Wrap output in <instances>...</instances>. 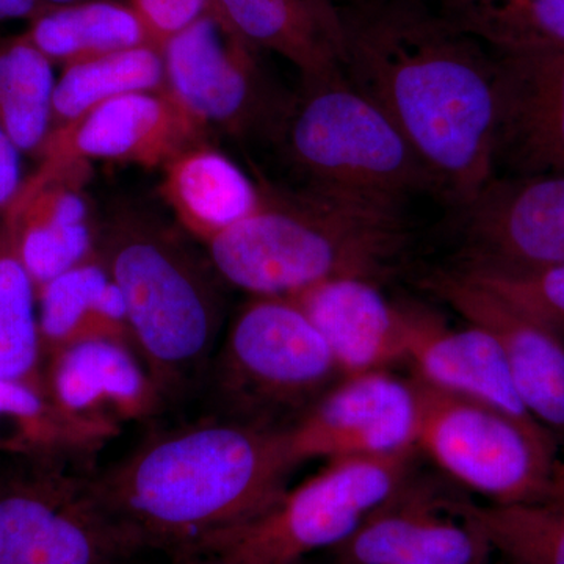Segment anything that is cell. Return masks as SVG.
<instances>
[{"instance_id":"26","label":"cell","mask_w":564,"mask_h":564,"mask_svg":"<svg viewBox=\"0 0 564 564\" xmlns=\"http://www.w3.org/2000/svg\"><path fill=\"white\" fill-rule=\"evenodd\" d=\"M455 510L484 534L508 564H564V473L544 499L514 505L454 500Z\"/></svg>"},{"instance_id":"18","label":"cell","mask_w":564,"mask_h":564,"mask_svg":"<svg viewBox=\"0 0 564 564\" xmlns=\"http://www.w3.org/2000/svg\"><path fill=\"white\" fill-rule=\"evenodd\" d=\"M44 384L70 413L122 426L148 421L166 402L132 344L88 339L44 359Z\"/></svg>"},{"instance_id":"22","label":"cell","mask_w":564,"mask_h":564,"mask_svg":"<svg viewBox=\"0 0 564 564\" xmlns=\"http://www.w3.org/2000/svg\"><path fill=\"white\" fill-rule=\"evenodd\" d=\"M121 426L70 413L46 384L0 380V454L87 470Z\"/></svg>"},{"instance_id":"33","label":"cell","mask_w":564,"mask_h":564,"mask_svg":"<svg viewBox=\"0 0 564 564\" xmlns=\"http://www.w3.org/2000/svg\"><path fill=\"white\" fill-rule=\"evenodd\" d=\"M20 150L0 131V221L6 218L22 185Z\"/></svg>"},{"instance_id":"34","label":"cell","mask_w":564,"mask_h":564,"mask_svg":"<svg viewBox=\"0 0 564 564\" xmlns=\"http://www.w3.org/2000/svg\"><path fill=\"white\" fill-rule=\"evenodd\" d=\"M46 7L47 3L43 0H0V22L32 21Z\"/></svg>"},{"instance_id":"31","label":"cell","mask_w":564,"mask_h":564,"mask_svg":"<svg viewBox=\"0 0 564 564\" xmlns=\"http://www.w3.org/2000/svg\"><path fill=\"white\" fill-rule=\"evenodd\" d=\"M459 272L491 289L564 340V263L511 272Z\"/></svg>"},{"instance_id":"7","label":"cell","mask_w":564,"mask_h":564,"mask_svg":"<svg viewBox=\"0 0 564 564\" xmlns=\"http://www.w3.org/2000/svg\"><path fill=\"white\" fill-rule=\"evenodd\" d=\"M413 458L326 462L313 477L282 494L269 510L212 538L188 558L300 564L313 552L333 551L411 480Z\"/></svg>"},{"instance_id":"1","label":"cell","mask_w":564,"mask_h":564,"mask_svg":"<svg viewBox=\"0 0 564 564\" xmlns=\"http://www.w3.org/2000/svg\"><path fill=\"white\" fill-rule=\"evenodd\" d=\"M347 79L377 104L458 206L496 176L497 61L419 0H345Z\"/></svg>"},{"instance_id":"15","label":"cell","mask_w":564,"mask_h":564,"mask_svg":"<svg viewBox=\"0 0 564 564\" xmlns=\"http://www.w3.org/2000/svg\"><path fill=\"white\" fill-rule=\"evenodd\" d=\"M492 52L496 173L564 174V46Z\"/></svg>"},{"instance_id":"28","label":"cell","mask_w":564,"mask_h":564,"mask_svg":"<svg viewBox=\"0 0 564 564\" xmlns=\"http://www.w3.org/2000/svg\"><path fill=\"white\" fill-rule=\"evenodd\" d=\"M24 33L0 40V131L21 152H39L52 129L55 77Z\"/></svg>"},{"instance_id":"10","label":"cell","mask_w":564,"mask_h":564,"mask_svg":"<svg viewBox=\"0 0 564 564\" xmlns=\"http://www.w3.org/2000/svg\"><path fill=\"white\" fill-rule=\"evenodd\" d=\"M259 51L214 2L163 47L165 91L203 128L274 133L289 99L263 73Z\"/></svg>"},{"instance_id":"6","label":"cell","mask_w":564,"mask_h":564,"mask_svg":"<svg viewBox=\"0 0 564 564\" xmlns=\"http://www.w3.org/2000/svg\"><path fill=\"white\" fill-rule=\"evenodd\" d=\"M212 364L225 417L276 430L291 429L344 378L314 323L280 296L245 304Z\"/></svg>"},{"instance_id":"8","label":"cell","mask_w":564,"mask_h":564,"mask_svg":"<svg viewBox=\"0 0 564 564\" xmlns=\"http://www.w3.org/2000/svg\"><path fill=\"white\" fill-rule=\"evenodd\" d=\"M414 380L417 451L456 484L491 505L534 502L552 491L562 458L547 429Z\"/></svg>"},{"instance_id":"38","label":"cell","mask_w":564,"mask_h":564,"mask_svg":"<svg viewBox=\"0 0 564 564\" xmlns=\"http://www.w3.org/2000/svg\"><path fill=\"white\" fill-rule=\"evenodd\" d=\"M508 564V563H507Z\"/></svg>"},{"instance_id":"35","label":"cell","mask_w":564,"mask_h":564,"mask_svg":"<svg viewBox=\"0 0 564 564\" xmlns=\"http://www.w3.org/2000/svg\"><path fill=\"white\" fill-rule=\"evenodd\" d=\"M173 564H228V563H223V562H220V560L203 558V556H199V558L182 560V562H176Z\"/></svg>"},{"instance_id":"30","label":"cell","mask_w":564,"mask_h":564,"mask_svg":"<svg viewBox=\"0 0 564 564\" xmlns=\"http://www.w3.org/2000/svg\"><path fill=\"white\" fill-rule=\"evenodd\" d=\"M443 14L491 51L564 46V0H443Z\"/></svg>"},{"instance_id":"36","label":"cell","mask_w":564,"mask_h":564,"mask_svg":"<svg viewBox=\"0 0 564 564\" xmlns=\"http://www.w3.org/2000/svg\"><path fill=\"white\" fill-rule=\"evenodd\" d=\"M47 6H68V3L84 2V0H43Z\"/></svg>"},{"instance_id":"13","label":"cell","mask_w":564,"mask_h":564,"mask_svg":"<svg viewBox=\"0 0 564 564\" xmlns=\"http://www.w3.org/2000/svg\"><path fill=\"white\" fill-rule=\"evenodd\" d=\"M203 129L165 90L131 93L52 128L36 152L40 166L31 177L91 161L163 166L198 144Z\"/></svg>"},{"instance_id":"21","label":"cell","mask_w":564,"mask_h":564,"mask_svg":"<svg viewBox=\"0 0 564 564\" xmlns=\"http://www.w3.org/2000/svg\"><path fill=\"white\" fill-rule=\"evenodd\" d=\"M243 39L291 62L303 82L344 74L336 0H214Z\"/></svg>"},{"instance_id":"16","label":"cell","mask_w":564,"mask_h":564,"mask_svg":"<svg viewBox=\"0 0 564 564\" xmlns=\"http://www.w3.org/2000/svg\"><path fill=\"white\" fill-rule=\"evenodd\" d=\"M332 552L334 564H494L491 545L454 500L413 480Z\"/></svg>"},{"instance_id":"4","label":"cell","mask_w":564,"mask_h":564,"mask_svg":"<svg viewBox=\"0 0 564 564\" xmlns=\"http://www.w3.org/2000/svg\"><path fill=\"white\" fill-rule=\"evenodd\" d=\"M124 300L133 348L165 400L210 369L221 302L204 267L169 232L122 223L98 252Z\"/></svg>"},{"instance_id":"37","label":"cell","mask_w":564,"mask_h":564,"mask_svg":"<svg viewBox=\"0 0 564 564\" xmlns=\"http://www.w3.org/2000/svg\"><path fill=\"white\" fill-rule=\"evenodd\" d=\"M562 470H563V473H564V456H563V458H562Z\"/></svg>"},{"instance_id":"9","label":"cell","mask_w":564,"mask_h":564,"mask_svg":"<svg viewBox=\"0 0 564 564\" xmlns=\"http://www.w3.org/2000/svg\"><path fill=\"white\" fill-rule=\"evenodd\" d=\"M22 462L0 474V564H129L140 554L88 474Z\"/></svg>"},{"instance_id":"24","label":"cell","mask_w":564,"mask_h":564,"mask_svg":"<svg viewBox=\"0 0 564 564\" xmlns=\"http://www.w3.org/2000/svg\"><path fill=\"white\" fill-rule=\"evenodd\" d=\"M36 299L44 359L82 340L117 339L132 344L124 300L98 252L41 285Z\"/></svg>"},{"instance_id":"11","label":"cell","mask_w":564,"mask_h":564,"mask_svg":"<svg viewBox=\"0 0 564 564\" xmlns=\"http://www.w3.org/2000/svg\"><path fill=\"white\" fill-rule=\"evenodd\" d=\"M458 212L456 269L511 272L564 263V174H496Z\"/></svg>"},{"instance_id":"23","label":"cell","mask_w":564,"mask_h":564,"mask_svg":"<svg viewBox=\"0 0 564 564\" xmlns=\"http://www.w3.org/2000/svg\"><path fill=\"white\" fill-rule=\"evenodd\" d=\"M163 172V198L182 226L203 242L261 206V187L214 148L193 144L165 163Z\"/></svg>"},{"instance_id":"19","label":"cell","mask_w":564,"mask_h":564,"mask_svg":"<svg viewBox=\"0 0 564 564\" xmlns=\"http://www.w3.org/2000/svg\"><path fill=\"white\" fill-rule=\"evenodd\" d=\"M406 362L422 383L536 422L519 397L499 345L478 326L451 328L436 314L413 307Z\"/></svg>"},{"instance_id":"17","label":"cell","mask_w":564,"mask_h":564,"mask_svg":"<svg viewBox=\"0 0 564 564\" xmlns=\"http://www.w3.org/2000/svg\"><path fill=\"white\" fill-rule=\"evenodd\" d=\"M328 345L343 377L406 362L413 307L389 302L377 282L337 278L291 296Z\"/></svg>"},{"instance_id":"12","label":"cell","mask_w":564,"mask_h":564,"mask_svg":"<svg viewBox=\"0 0 564 564\" xmlns=\"http://www.w3.org/2000/svg\"><path fill=\"white\" fill-rule=\"evenodd\" d=\"M421 393L391 370L340 378L288 429L293 459L391 458L417 452Z\"/></svg>"},{"instance_id":"14","label":"cell","mask_w":564,"mask_h":564,"mask_svg":"<svg viewBox=\"0 0 564 564\" xmlns=\"http://www.w3.org/2000/svg\"><path fill=\"white\" fill-rule=\"evenodd\" d=\"M423 285L464 322L491 334L534 421L564 440V340L459 270L440 269Z\"/></svg>"},{"instance_id":"25","label":"cell","mask_w":564,"mask_h":564,"mask_svg":"<svg viewBox=\"0 0 564 564\" xmlns=\"http://www.w3.org/2000/svg\"><path fill=\"white\" fill-rule=\"evenodd\" d=\"M29 22L24 35L63 66L151 44L132 7L117 0L47 6Z\"/></svg>"},{"instance_id":"3","label":"cell","mask_w":564,"mask_h":564,"mask_svg":"<svg viewBox=\"0 0 564 564\" xmlns=\"http://www.w3.org/2000/svg\"><path fill=\"white\" fill-rule=\"evenodd\" d=\"M259 187V209L206 242L214 272L252 296L291 299L337 278L377 282L410 243L404 203L311 184Z\"/></svg>"},{"instance_id":"32","label":"cell","mask_w":564,"mask_h":564,"mask_svg":"<svg viewBox=\"0 0 564 564\" xmlns=\"http://www.w3.org/2000/svg\"><path fill=\"white\" fill-rule=\"evenodd\" d=\"M214 0H129L155 50L207 13Z\"/></svg>"},{"instance_id":"27","label":"cell","mask_w":564,"mask_h":564,"mask_svg":"<svg viewBox=\"0 0 564 564\" xmlns=\"http://www.w3.org/2000/svg\"><path fill=\"white\" fill-rule=\"evenodd\" d=\"M165 90L162 52L151 44L63 66L55 82L52 128L76 120L99 104L140 91Z\"/></svg>"},{"instance_id":"20","label":"cell","mask_w":564,"mask_h":564,"mask_svg":"<svg viewBox=\"0 0 564 564\" xmlns=\"http://www.w3.org/2000/svg\"><path fill=\"white\" fill-rule=\"evenodd\" d=\"M87 166H69L40 184L21 185L3 218L36 289L96 254L82 193Z\"/></svg>"},{"instance_id":"5","label":"cell","mask_w":564,"mask_h":564,"mask_svg":"<svg viewBox=\"0 0 564 564\" xmlns=\"http://www.w3.org/2000/svg\"><path fill=\"white\" fill-rule=\"evenodd\" d=\"M273 135L307 184L399 203L443 193L395 124L345 73L303 82Z\"/></svg>"},{"instance_id":"2","label":"cell","mask_w":564,"mask_h":564,"mask_svg":"<svg viewBox=\"0 0 564 564\" xmlns=\"http://www.w3.org/2000/svg\"><path fill=\"white\" fill-rule=\"evenodd\" d=\"M296 466L288 430L218 417L152 434L88 477L140 551L165 552L174 563L269 510Z\"/></svg>"},{"instance_id":"29","label":"cell","mask_w":564,"mask_h":564,"mask_svg":"<svg viewBox=\"0 0 564 564\" xmlns=\"http://www.w3.org/2000/svg\"><path fill=\"white\" fill-rule=\"evenodd\" d=\"M39 299L7 221H0V380L44 384Z\"/></svg>"}]
</instances>
